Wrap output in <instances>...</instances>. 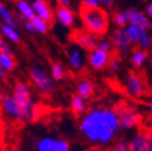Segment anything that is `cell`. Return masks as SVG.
Segmentation results:
<instances>
[{
    "mask_svg": "<svg viewBox=\"0 0 152 151\" xmlns=\"http://www.w3.org/2000/svg\"><path fill=\"white\" fill-rule=\"evenodd\" d=\"M150 63H151V67H152V57L150 58Z\"/></svg>",
    "mask_w": 152,
    "mask_h": 151,
    "instance_id": "obj_40",
    "label": "cell"
},
{
    "mask_svg": "<svg viewBox=\"0 0 152 151\" xmlns=\"http://www.w3.org/2000/svg\"><path fill=\"white\" fill-rule=\"evenodd\" d=\"M129 61H130V64H132L133 67L137 68V69H139V68H141V67L145 64V62L147 61V52H145V51H142V50H140V48L133 51V53L130 54Z\"/></svg>",
    "mask_w": 152,
    "mask_h": 151,
    "instance_id": "obj_23",
    "label": "cell"
},
{
    "mask_svg": "<svg viewBox=\"0 0 152 151\" xmlns=\"http://www.w3.org/2000/svg\"><path fill=\"white\" fill-rule=\"evenodd\" d=\"M115 110L118 114L121 127L123 130H132V129L137 128L141 123L142 117H141L140 111L137 108L120 103V104H117Z\"/></svg>",
    "mask_w": 152,
    "mask_h": 151,
    "instance_id": "obj_5",
    "label": "cell"
},
{
    "mask_svg": "<svg viewBox=\"0 0 152 151\" xmlns=\"http://www.w3.org/2000/svg\"><path fill=\"white\" fill-rule=\"evenodd\" d=\"M76 94H79L80 97H82L86 100L92 98L94 94V86H93L92 81L88 79L81 80L77 84V86H76Z\"/></svg>",
    "mask_w": 152,
    "mask_h": 151,
    "instance_id": "obj_18",
    "label": "cell"
},
{
    "mask_svg": "<svg viewBox=\"0 0 152 151\" xmlns=\"http://www.w3.org/2000/svg\"><path fill=\"white\" fill-rule=\"evenodd\" d=\"M145 29L140 28V27H137V26H133V24H128L126 28H124V34L127 36L128 41L134 46V45H138L139 46V43H140V39H141V35H142V32Z\"/></svg>",
    "mask_w": 152,
    "mask_h": 151,
    "instance_id": "obj_19",
    "label": "cell"
},
{
    "mask_svg": "<svg viewBox=\"0 0 152 151\" xmlns=\"http://www.w3.org/2000/svg\"><path fill=\"white\" fill-rule=\"evenodd\" d=\"M57 3L59 4V6H68V7H70L71 0H57Z\"/></svg>",
    "mask_w": 152,
    "mask_h": 151,
    "instance_id": "obj_36",
    "label": "cell"
},
{
    "mask_svg": "<svg viewBox=\"0 0 152 151\" xmlns=\"http://www.w3.org/2000/svg\"><path fill=\"white\" fill-rule=\"evenodd\" d=\"M126 88L133 97H141L145 93V86L142 79L134 71H129L126 76Z\"/></svg>",
    "mask_w": 152,
    "mask_h": 151,
    "instance_id": "obj_12",
    "label": "cell"
},
{
    "mask_svg": "<svg viewBox=\"0 0 152 151\" xmlns=\"http://www.w3.org/2000/svg\"><path fill=\"white\" fill-rule=\"evenodd\" d=\"M124 13H126V18H127L128 24L140 27V28H142L145 30H148V32L152 29L151 18L146 15V12H142L140 10L132 7V9L124 10Z\"/></svg>",
    "mask_w": 152,
    "mask_h": 151,
    "instance_id": "obj_10",
    "label": "cell"
},
{
    "mask_svg": "<svg viewBox=\"0 0 152 151\" xmlns=\"http://www.w3.org/2000/svg\"><path fill=\"white\" fill-rule=\"evenodd\" d=\"M98 47H99L100 50H103V51H105V52L110 53V52L112 51V48H113V45H112L111 39L102 37V39L99 40V45H98Z\"/></svg>",
    "mask_w": 152,
    "mask_h": 151,
    "instance_id": "obj_30",
    "label": "cell"
},
{
    "mask_svg": "<svg viewBox=\"0 0 152 151\" xmlns=\"http://www.w3.org/2000/svg\"><path fill=\"white\" fill-rule=\"evenodd\" d=\"M0 32H1V37H4L5 40L12 43V44H18L21 41V34L18 33L17 28L1 24L0 27Z\"/></svg>",
    "mask_w": 152,
    "mask_h": 151,
    "instance_id": "obj_22",
    "label": "cell"
},
{
    "mask_svg": "<svg viewBox=\"0 0 152 151\" xmlns=\"http://www.w3.org/2000/svg\"><path fill=\"white\" fill-rule=\"evenodd\" d=\"M5 70L4 69H1V68H0V78H1V80H4V78H5Z\"/></svg>",
    "mask_w": 152,
    "mask_h": 151,
    "instance_id": "obj_38",
    "label": "cell"
},
{
    "mask_svg": "<svg viewBox=\"0 0 152 151\" xmlns=\"http://www.w3.org/2000/svg\"><path fill=\"white\" fill-rule=\"evenodd\" d=\"M79 16L82 28L102 39L110 28V17L104 7H87L80 5Z\"/></svg>",
    "mask_w": 152,
    "mask_h": 151,
    "instance_id": "obj_2",
    "label": "cell"
},
{
    "mask_svg": "<svg viewBox=\"0 0 152 151\" xmlns=\"http://www.w3.org/2000/svg\"><path fill=\"white\" fill-rule=\"evenodd\" d=\"M0 68L4 69L6 73L12 71L16 68V59L13 57V54L0 52Z\"/></svg>",
    "mask_w": 152,
    "mask_h": 151,
    "instance_id": "obj_24",
    "label": "cell"
},
{
    "mask_svg": "<svg viewBox=\"0 0 152 151\" xmlns=\"http://www.w3.org/2000/svg\"><path fill=\"white\" fill-rule=\"evenodd\" d=\"M0 52L7 53V54H13V53H12V48H11L10 45L5 41L4 37H1V40H0Z\"/></svg>",
    "mask_w": 152,
    "mask_h": 151,
    "instance_id": "obj_32",
    "label": "cell"
},
{
    "mask_svg": "<svg viewBox=\"0 0 152 151\" xmlns=\"http://www.w3.org/2000/svg\"><path fill=\"white\" fill-rule=\"evenodd\" d=\"M23 28L27 30V33H29V34H36V30H35V28H34V26H33V22H31V20L29 21V20H26V21H23Z\"/></svg>",
    "mask_w": 152,
    "mask_h": 151,
    "instance_id": "obj_34",
    "label": "cell"
},
{
    "mask_svg": "<svg viewBox=\"0 0 152 151\" xmlns=\"http://www.w3.org/2000/svg\"><path fill=\"white\" fill-rule=\"evenodd\" d=\"M145 12H146V15H147L150 18H152V3L147 4V6H146V9H145Z\"/></svg>",
    "mask_w": 152,
    "mask_h": 151,
    "instance_id": "obj_37",
    "label": "cell"
},
{
    "mask_svg": "<svg viewBox=\"0 0 152 151\" xmlns=\"http://www.w3.org/2000/svg\"><path fill=\"white\" fill-rule=\"evenodd\" d=\"M132 151H152V132L140 129L129 140Z\"/></svg>",
    "mask_w": 152,
    "mask_h": 151,
    "instance_id": "obj_8",
    "label": "cell"
},
{
    "mask_svg": "<svg viewBox=\"0 0 152 151\" xmlns=\"http://www.w3.org/2000/svg\"><path fill=\"white\" fill-rule=\"evenodd\" d=\"M0 18H1V21H3V24H6V26L13 27V28L18 27L17 18L12 13V11L9 9V6L5 5L4 3L0 4Z\"/></svg>",
    "mask_w": 152,
    "mask_h": 151,
    "instance_id": "obj_21",
    "label": "cell"
},
{
    "mask_svg": "<svg viewBox=\"0 0 152 151\" xmlns=\"http://www.w3.org/2000/svg\"><path fill=\"white\" fill-rule=\"evenodd\" d=\"M150 114L152 116V97H151V100H150Z\"/></svg>",
    "mask_w": 152,
    "mask_h": 151,
    "instance_id": "obj_39",
    "label": "cell"
},
{
    "mask_svg": "<svg viewBox=\"0 0 152 151\" xmlns=\"http://www.w3.org/2000/svg\"><path fill=\"white\" fill-rule=\"evenodd\" d=\"M70 40L77 46L79 48L91 52L93 50L98 48L99 45V37H97L96 35H93L92 33L87 32L86 29L81 28V29H75L71 35H70Z\"/></svg>",
    "mask_w": 152,
    "mask_h": 151,
    "instance_id": "obj_6",
    "label": "cell"
},
{
    "mask_svg": "<svg viewBox=\"0 0 152 151\" xmlns=\"http://www.w3.org/2000/svg\"><path fill=\"white\" fill-rule=\"evenodd\" d=\"M56 20L65 28H70L75 24L76 16L74 11L68 6H58L56 9Z\"/></svg>",
    "mask_w": 152,
    "mask_h": 151,
    "instance_id": "obj_15",
    "label": "cell"
},
{
    "mask_svg": "<svg viewBox=\"0 0 152 151\" xmlns=\"http://www.w3.org/2000/svg\"><path fill=\"white\" fill-rule=\"evenodd\" d=\"M109 68L113 73L120 71L121 70V62H120V59L118 58H111V61L109 63Z\"/></svg>",
    "mask_w": 152,
    "mask_h": 151,
    "instance_id": "obj_31",
    "label": "cell"
},
{
    "mask_svg": "<svg viewBox=\"0 0 152 151\" xmlns=\"http://www.w3.org/2000/svg\"><path fill=\"white\" fill-rule=\"evenodd\" d=\"M1 106L4 114L13 120H20V121H26L24 114L22 111V108L17 99L12 96H3L1 97Z\"/></svg>",
    "mask_w": 152,
    "mask_h": 151,
    "instance_id": "obj_9",
    "label": "cell"
},
{
    "mask_svg": "<svg viewBox=\"0 0 152 151\" xmlns=\"http://www.w3.org/2000/svg\"><path fill=\"white\" fill-rule=\"evenodd\" d=\"M28 74L31 82L36 86L37 89H40L44 93H51L54 91L56 84L51 73H48L45 68L39 64H30L28 68Z\"/></svg>",
    "mask_w": 152,
    "mask_h": 151,
    "instance_id": "obj_4",
    "label": "cell"
},
{
    "mask_svg": "<svg viewBox=\"0 0 152 151\" xmlns=\"http://www.w3.org/2000/svg\"><path fill=\"white\" fill-rule=\"evenodd\" d=\"M79 129L88 143L96 146H111L122 127L115 109L94 108L81 117Z\"/></svg>",
    "mask_w": 152,
    "mask_h": 151,
    "instance_id": "obj_1",
    "label": "cell"
},
{
    "mask_svg": "<svg viewBox=\"0 0 152 151\" xmlns=\"http://www.w3.org/2000/svg\"><path fill=\"white\" fill-rule=\"evenodd\" d=\"M111 54L100 50L99 47L93 50L88 53L87 57V62L89 64V67L94 70H103L106 67H109V63L111 61Z\"/></svg>",
    "mask_w": 152,
    "mask_h": 151,
    "instance_id": "obj_11",
    "label": "cell"
},
{
    "mask_svg": "<svg viewBox=\"0 0 152 151\" xmlns=\"http://www.w3.org/2000/svg\"><path fill=\"white\" fill-rule=\"evenodd\" d=\"M140 1H146V0H140Z\"/></svg>",
    "mask_w": 152,
    "mask_h": 151,
    "instance_id": "obj_41",
    "label": "cell"
},
{
    "mask_svg": "<svg viewBox=\"0 0 152 151\" xmlns=\"http://www.w3.org/2000/svg\"><path fill=\"white\" fill-rule=\"evenodd\" d=\"M50 73H51V76L53 78L54 81H61V80H63L64 76H65V68L63 67V64L54 62V63L51 65Z\"/></svg>",
    "mask_w": 152,
    "mask_h": 151,
    "instance_id": "obj_26",
    "label": "cell"
},
{
    "mask_svg": "<svg viewBox=\"0 0 152 151\" xmlns=\"http://www.w3.org/2000/svg\"><path fill=\"white\" fill-rule=\"evenodd\" d=\"M12 96L20 103L26 121H35L37 116H39L40 109H39V105L31 98L30 87L26 82H17L13 87Z\"/></svg>",
    "mask_w": 152,
    "mask_h": 151,
    "instance_id": "obj_3",
    "label": "cell"
},
{
    "mask_svg": "<svg viewBox=\"0 0 152 151\" xmlns=\"http://www.w3.org/2000/svg\"><path fill=\"white\" fill-rule=\"evenodd\" d=\"M110 151H132L130 144L127 140H117L110 146Z\"/></svg>",
    "mask_w": 152,
    "mask_h": 151,
    "instance_id": "obj_29",
    "label": "cell"
},
{
    "mask_svg": "<svg viewBox=\"0 0 152 151\" xmlns=\"http://www.w3.org/2000/svg\"><path fill=\"white\" fill-rule=\"evenodd\" d=\"M31 4L34 7V11H35V15L37 17L47 21L50 24L53 23L54 18H56V11H53V9L51 7L47 0H33Z\"/></svg>",
    "mask_w": 152,
    "mask_h": 151,
    "instance_id": "obj_13",
    "label": "cell"
},
{
    "mask_svg": "<svg viewBox=\"0 0 152 151\" xmlns=\"http://www.w3.org/2000/svg\"><path fill=\"white\" fill-rule=\"evenodd\" d=\"M113 20V23L116 24L117 28H121V29H124L127 26H128V22H127V18H126V13L124 11H117L112 17Z\"/></svg>",
    "mask_w": 152,
    "mask_h": 151,
    "instance_id": "obj_27",
    "label": "cell"
},
{
    "mask_svg": "<svg viewBox=\"0 0 152 151\" xmlns=\"http://www.w3.org/2000/svg\"><path fill=\"white\" fill-rule=\"evenodd\" d=\"M151 45H152V37H151L148 30H144L142 35H141V39H140V43H139V47H140V50L146 52L151 48Z\"/></svg>",
    "mask_w": 152,
    "mask_h": 151,
    "instance_id": "obj_28",
    "label": "cell"
},
{
    "mask_svg": "<svg viewBox=\"0 0 152 151\" xmlns=\"http://www.w3.org/2000/svg\"><path fill=\"white\" fill-rule=\"evenodd\" d=\"M83 50L79 48V47H75L69 52L68 56V59H69V64L74 70H80L82 69L83 64H85V57H83Z\"/></svg>",
    "mask_w": 152,
    "mask_h": 151,
    "instance_id": "obj_17",
    "label": "cell"
},
{
    "mask_svg": "<svg viewBox=\"0 0 152 151\" xmlns=\"http://www.w3.org/2000/svg\"><path fill=\"white\" fill-rule=\"evenodd\" d=\"M70 108L75 115H82L83 116L87 112L86 99L80 97L79 94H74V96H71V98H70Z\"/></svg>",
    "mask_w": 152,
    "mask_h": 151,
    "instance_id": "obj_20",
    "label": "cell"
},
{
    "mask_svg": "<svg viewBox=\"0 0 152 151\" xmlns=\"http://www.w3.org/2000/svg\"><path fill=\"white\" fill-rule=\"evenodd\" d=\"M31 22H33V26H34V28H35L37 34H41V35L48 34V32H50V23L47 21H45V20H42V18L35 16L31 20Z\"/></svg>",
    "mask_w": 152,
    "mask_h": 151,
    "instance_id": "obj_25",
    "label": "cell"
},
{
    "mask_svg": "<svg viewBox=\"0 0 152 151\" xmlns=\"http://www.w3.org/2000/svg\"><path fill=\"white\" fill-rule=\"evenodd\" d=\"M99 1H100V5L104 9H111L113 5H115L116 0H99Z\"/></svg>",
    "mask_w": 152,
    "mask_h": 151,
    "instance_id": "obj_35",
    "label": "cell"
},
{
    "mask_svg": "<svg viewBox=\"0 0 152 151\" xmlns=\"http://www.w3.org/2000/svg\"><path fill=\"white\" fill-rule=\"evenodd\" d=\"M81 5L87 7H102L99 0H81Z\"/></svg>",
    "mask_w": 152,
    "mask_h": 151,
    "instance_id": "obj_33",
    "label": "cell"
},
{
    "mask_svg": "<svg viewBox=\"0 0 152 151\" xmlns=\"http://www.w3.org/2000/svg\"><path fill=\"white\" fill-rule=\"evenodd\" d=\"M111 41L113 45V48H115L118 53L121 54H126L132 50V44L128 41L127 36L124 34V29L117 28L115 32L111 35Z\"/></svg>",
    "mask_w": 152,
    "mask_h": 151,
    "instance_id": "obj_14",
    "label": "cell"
},
{
    "mask_svg": "<svg viewBox=\"0 0 152 151\" xmlns=\"http://www.w3.org/2000/svg\"><path fill=\"white\" fill-rule=\"evenodd\" d=\"M15 4H16V10H17L18 15L23 18V21H26V20L30 21L36 16L33 4L27 1V0H16Z\"/></svg>",
    "mask_w": 152,
    "mask_h": 151,
    "instance_id": "obj_16",
    "label": "cell"
},
{
    "mask_svg": "<svg viewBox=\"0 0 152 151\" xmlns=\"http://www.w3.org/2000/svg\"><path fill=\"white\" fill-rule=\"evenodd\" d=\"M36 151H71L70 144L59 138L42 137L34 145Z\"/></svg>",
    "mask_w": 152,
    "mask_h": 151,
    "instance_id": "obj_7",
    "label": "cell"
}]
</instances>
